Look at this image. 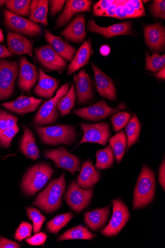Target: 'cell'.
Returning a JSON list of instances; mask_svg holds the SVG:
<instances>
[{"instance_id":"obj_27","label":"cell","mask_w":165,"mask_h":248,"mask_svg":"<svg viewBox=\"0 0 165 248\" xmlns=\"http://www.w3.org/2000/svg\"><path fill=\"white\" fill-rule=\"evenodd\" d=\"M49 1L33 0L31 1L29 20L34 23H40L46 27L48 25L47 15L49 11Z\"/></svg>"},{"instance_id":"obj_23","label":"cell","mask_w":165,"mask_h":248,"mask_svg":"<svg viewBox=\"0 0 165 248\" xmlns=\"http://www.w3.org/2000/svg\"><path fill=\"white\" fill-rule=\"evenodd\" d=\"M44 37L59 56L69 62L73 61L76 53V48L64 41L60 37L53 35L48 30H45Z\"/></svg>"},{"instance_id":"obj_26","label":"cell","mask_w":165,"mask_h":248,"mask_svg":"<svg viewBox=\"0 0 165 248\" xmlns=\"http://www.w3.org/2000/svg\"><path fill=\"white\" fill-rule=\"evenodd\" d=\"M100 173L92 162L89 160L85 162L77 178L78 186L83 189H90L99 181Z\"/></svg>"},{"instance_id":"obj_16","label":"cell","mask_w":165,"mask_h":248,"mask_svg":"<svg viewBox=\"0 0 165 248\" xmlns=\"http://www.w3.org/2000/svg\"><path fill=\"white\" fill-rule=\"evenodd\" d=\"M38 72L39 81L34 88V93L40 98L51 99L58 88L60 81L47 75L41 67H39Z\"/></svg>"},{"instance_id":"obj_53","label":"cell","mask_w":165,"mask_h":248,"mask_svg":"<svg viewBox=\"0 0 165 248\" xmlns=\"http://www.w3.org/2000/svg\"><path fill=\"white\" fill-rule=\"evenodd\" d=\"M165 69H163L155 74V77L158 79H165Z\"/></svg>"},{"instance_id":"obj_31","label":"cell","mask_w":165,"mask_h":248,"mask_svg":"<svg viewBox=\"0 0 165 248\" xmlns=\"http://www.w3.org/2000/svg\"><path fill=\"white\" fill-rule=\"evenodd\" d=\"M76 99V92L75 85L72 83L67 93L59 100L57 105L61 117L70 114L71 111L75 105Z\"/></svg>"},{"instance_id":"obj_43","label":"cell","mask_w":165,"mask_h":248,"mask_svg":"<svg viewBox=\"0 0 165 248\" xmlns=\"http://www.w3.org/2000/svg\"><path fill=\"white\" fill-rule=\"evenodd\" d=\"M32 228V225L30 223L22 222L16 232L15 239L19 241H21L30 237L31 235Z\"/></svg>"},{"instance_id":"obj_56","label":"cell","mask_w":165,"mask_h":248,"mask_svg":"<svg viewBox=\"0 0 165 248\" xmlns=\"http://www.w3.org/2000/svg\"><path fill=\"white\" fill-rule=\"evenodd\" d=\"M7 1H2V0H0V7L3 6L5 4H6Z\"/></svg>"},{"instance_id":"obj_41","label":"cell","mask_w":165,"mask_h":248,"mask_svg":"<svg viewBox=\"0 0 165 248\" xmlns=\"http://www.w3.org/2000/svg\"><path fill=\"white\" fill-rule=\"evenodd\" d=\"M27 213L29 217L33 222L34 232L37 233L40 231L42 225L45 220V217L41 214L39 210L34 208H28Z\"/></svg>"},{"instance_id":"obj_30","label":"cell","mask_w":165,"mask_h":248,"mask_svg":"<svg viewBox=\"0 0 165 248\" xmlns=\"http://www.w3.org/2000/svg\"><path fill=\"white\" fill-rule=\"evenodd\" d=\"M108 140L115 155L116 161L118 164H120L123 158L127 145L126 134L123 131H121Z\"/></svg>"},{"instance_id":"obj_37","label":"cell","mask_w":165,"mask_h":248,"mask_svg":"<svg viewBox=\"0 0 165 248\" xmlns=\"http://www.w3.org/2000/svg\"><path fill=\"white\" fill-rule=\"evenodd\" d=\"M165 55H160L155 53L150 56L146 53V69L152 72H156L165 68Z\"/></svg>"},{"instance_id":"obj_46","label":"cell","mask_w":165,"mask_h":248,"mask_svg":"<svg viewBox=\"0 0 165 248\" xmlns=\"http://www.w3.org/2000/svg\"><path fill=\"white\" fill-rule=\"evenodd\" d=\"M46 235L45 233L41 232L27 239L26 241L30 245L39 246L43 244L46 241Z\"/></svg>"},{"instance_id":"obj_42","label":"cell","mask_w":165,"mask_h":248,"mask_svg":"<svg viewBox=\"0 0 165 248\" xmlns=\"http://www.w3.org/2000/svg\"><path fill=\"white\" fill-rule=\"evenodd\" d=\"M18 131L19 128L16 125L0 133V144L5 148H9L13 138Z\"/></svg>"},{"instance_id":"obj_44","label":"cell","mask_w":165,"mask_h":248,"mask_svg":"<svg viewBox=\"0 0 165 248\" xmlns=\"http://www.w3.org/2000/svg\"><path fill=\"white\" fill-rule=\"evenodd\" d=\"M150 11L154 16L157 18H165V1L164 0H155L151 4Z\"/></svg>"},{"instance_id":"obj_38","label":"cell","mask_w":165,"mask_h":248,"mask_svg":"<svg viewBox=\"0 0 165 248\" xmlns=\"http://www.w3.org/2000/svg\"><path fill=\"white\" fill-rule=\"evenodd\" d=\"M124 8L127 18H135L143 16L145 11L142 1L138 0L126 1Z\"/></svg>"},{"instance_id":"obj_52","label":"cell","mask_w":165,"mask_h":248,"mask_svg":"<svg viewBox=\"0 0 165 248\" xmlns=\"http://www.w3.org/2000/svg\"><path fill=\"white\" fill-rule=\"evenodd\" d=\"M12 54L6 46L3 45H0V59L13 57Z\"/></svg>"},{"instance_id":"obj_29","label":"cell","mask_w":165,"mask_h":248,"mask_svg":"<svg viewBox=\"0 0 165 248\" xmlns=\"http://www.w3.org/2000/svg\"><path fill=\"white\" fill-rule=\"evenodd\" d=\"M109 213L108 207H105L86 213L84 219L90 229L96 231L104 225L107 219Z\"/></svg>"},{"instance_id":"obj_4","label":"cell","mask_w":165,"mask_h":248,"mask_svg":"<svg viewBox=\"0 0 165 248\" xmlns=\"http://www.w3.org/2000/svg\"><path fill=\"white\" fill-rule=\"evenodd\" d=\"M54 170L50 165L41 163L30 168L22 179L21 188L28 195H33L43 188L52 176Z\"/></svg>"},{"instance_id":"obj_34","label":"cell","mask_w":165,"mask_h":248,"mask_svg":"<svg viewBox=\"0 0 165 248\" xmlns=\"http://www.w3.org/2000/svg\"><path fill=\"white\" fill-rule=\"evenodd\" d=\"M96 168L99 170H105L111 168L114 163V157L110 146L99 150L96 155Z\"/></svg>"},{"instance_id":"obj_33","label":"cell","mask_w":165,"mask_h":248,"mask_svg":"<svg viewBox=\"0 0 165 248\" xmlns=\"http://www.w3.org/2000/svg\"><path fill=\"white\" fill-rule=\"evenodd\" d=\"M96 236V234L91 233L87 228L79 225L62 234L59 241L74 239L91 240Z\"/></svg>"},{"instance_id":"obj_13","label":"cell","mask_w":165,"mask_h":248,"mask_svg":"<svg viewBox=\"0 0 165 248\" xmlns=\"http://www.w3.org/2000/svg\"><path fill=\"white\" fill-rule=\"evenodd\" d=\"M92 194V189H83L74 180L68 187L65 195V201L74 211L80 212L88 206Z\"/></svg>"},{"instance_id":"obj_28","label":"cell","mask_w":165,"mask_h":248,"mask_svg":"<svg viewBox=\"0 0 165 248\" xmlns=\"http://www.w3.org/2000/svg\"><path fill=\"white\" fill-rule=\"evenodd\" d=\"M20 150L23 154L30 159L34 161L38 159L39 150L36 143L34 135L28 127L25 128L20 144Z\"/></svg>"},{"instance_id":"obj_9","label":"cell","mask_w":165,"mask_h":248,"mask_svg":"<svg viewBox=\"0 0 165 248\" xmlns=\"http://www.w3.org/2000/svg\"><path fill=\"white\" fill-rule=\"evenodd\" d=\"M44 156L51 160L58 168L65 170L75 174L81 169V161L77 156L70 153L65 147L45 151Z\"/></svg>"},{"instance_id":"obj_47","label":"cell","mask_w":165,"mask_h":248,"mask_svg":"<svg viewBox=\"0 0 165 248\" xmlns=\"http://www.w3.org/2000/svg\"><path fill=\"white\" fill-rule=\"evenodd\" d=\"M65 2V1H58V0L49 1L51 15L54 16L60 13L62 9Z\"/></svg>"},{"instance_id":"obj_8","label":"cell","mask_w":165,"mask_h":248,"mask_svg":"<svg viewBox=\"0 0 165 248\" xmlns=\"http://www.w3.org/2000/svg\"><path fill=\"white\" fill-rule=\"evenodd\" d=\"M36 60L45 72L56 71L60 74L66 68V61L59 56L49 44L34 50Z\"/></svg>"},{"instance_id":"obj_2","label":"cell","mask_w":165,"mask_h":248,"mask_svg":"<svg viewBox=\"0 0 165 248\" xmlns=\"http://www.w3.org/2000/svg\"><path fill=\"white\" fill-rule=\"evenodd\" d=\"M35 128L41 141L48 145H72L77 135L76 127L71 125L36 126Z\"/></svg>"},{"instance_id":"obj_18","label":"cell","mask_w":165,"mask_h":248,"mask_svg":"<svg viewBox=\"0 0 165 248\" xmlns=\"http://www.w3.org/2000/svg\"><path fill=\"white\" fill-rule=\"evenodd\" d=\"M7 44L9 50L14 55L18 56L33 55V43L24 36L9 31L7 34Z\"/></svg>"},{"instance_id":"obj_14","label":"cell","mask_w":165,"mask_h":248,"mask_svg":"<svg viewBox=\"0 0 165 248\" xmlns=\"http://www.w3.org/2000/svg\"><path fill=\"white\" fill-rule=\"evenodd\" d=\"M19 68L18 87L22 92H29L39 80L38 70L24 57L19 59Z\"/></svg>"},{"instance_id":"obj_21","label":"cell","mask_w":165,"mask_h":248,"mask_svg":"<svg viewBox=\"0 0 165 248\" xmlns=\"http://www.w3.org/2000/svg\"><path fill=\"white\" fill-rule=\"evenodd\" d=\"M78 103L86 104L93 97V88L91 78L84 70L74 76Z\"/></svg>"},{"instance_id":"obj_50","label":"cell","mask_w":165,"mask_h":248,"mask_svg":"<svg viewBox=\"0 0 165 248\" xmlns=\"http://www.w3.org/2000/svg\"><path fill=\"white\" fill-rule=\"evenodd\" d=\"M165 160L163 161L159 169V182L160 185L165 191Z\"/></svg>"},{"instance_id":"obj_54","label":"cell","mask_w":165,"mask_h":248,"mask_svg":"<svg viewBox=\"0 0 165 248\" xmlns=\"http://www.w3.org/2000/svg\"><path fill=\"white\" fill-rule=\"evenodd\" d=\"M108 46H103L101 48V53L103 54L105 52V55H107L109 53V51H110V49H108L106 50V48H107Z\"/></svg>"},{"instance_id":"obj_25","label":"cell","mask_w":165,"mask_h":248,"mask_svg":"<svg viewBox=\"0 0 165 248\" xmlns=\"http://www.w3.org/2000/svg\"><path fill=\"white\" fill-rule=\"evenodd\" d=\"M93 53L91 39L86 40L76 52L73 61L67 66V75H73L87 64Z\"/></svg>"},{"instance_id":"obj_1","label":"cell","mask_w":165,"mask_h":248,"mask_svg":"<svg viewBox=\"0 0 165 248\" xmlns=\"http://www.w3.org/2000/svg\"><path fill=\"white\" fill-rule=\"evenodd\" d=\"M65 173L54 179L41 192L33 202V205L39 207L45 213H53L60 208L61 198L65 189Z\"/></svg>"},{"instance_id":"obj_3","label":"cell","mask_w":165,"mask_h":248,"mask_svg":"<svg viewBox=\"0 0 165 248\" xmlns=\"http://www.w3.org/2000/svg\"><path fill=\"white\" fill-rule=\"evenodd\" d=\"M155 174L145 165L138 177L134 190V209L143 208L150 203L155 196Z\"/></svg>"},{"instance_id":"obj_7","label":"cell","mask_w":165,"mask_h":248,"mask_svg":"<svg viewBox=\"0 0 165 248\" xmlns=\"http://www.w3.org/2000/svg\"><path fill=\"white\" fill-rule=\"evenodd\" d=\"M6 27L12 31L28 37H38L43 33L38 25L7 10L3 12Z\"/></svg>"},{"instance_id":"obj_11","label":"cell","mask_w":165,"mask_h":248,"mask_svg":"<svg viewBox=\"0 0 165 248\" xmlns=\"http://www.w3.org/2000/svg\"><path fill=\"white\" fill-rule=\"evenodd\" d=\"M123 107H110L105 101L101 100L90 106L74 109L73 113L85 120L98 122L105 119L119 111Z\"/></svg>"},{"instance_id":"obj_24","label":"cell","mask_w":165,"mask_h":248,"mask_svg":"<svg viewBox=\"0 0 165 248\" xmlns=\"http://www.w3.org/2000/svg\"><path fill=\"white\" fill-rule=\"evenodd\" d=\"M84 15H78L61 32L66 39L74 43H81L86 36Z\"/></svg>"},{"instance_id":"obj_36","label":"cell","mask_w":165,"mask_h":248,"mask_svg":"<svg viewBox=\"0 0 165 248\" xmlns=\"http://www.w3.org/2000/svg\"><path fill=\"white\" fill-rule=\"evenodd\" d=\"M73 216L72 213L57 216L47 223V229L52 233H57L73 218Z\"/></svg>"},{"instance_id":"obj_32","label":"cell","mask_w":165,"mask_h":248,"mask_svg":"<svg viewBox=\"0 0 165 248\" xmlns=\"http://www.w3.org/2000/svg\"><path fill=\"white\" fill-rule=\"evenodd\" d=\"M141 130V124L135 114L130 120L126 126L127 146V152L138 140Z\"/></svg>"},{"instance_id":"obj_39","label":"cell","mask_w":165,"mask_h":248,"mask_svg":"<svg viewBox=\"0 0 165 248\" xmlns=\"http://www.w3.org/2000/svg\"><path fill=\"white\" fill-rule=\"evenodd\" d=\"M131 118L132 114L129 112H116L111 118L114 130L118 132L126 127Z\"/></svg>"},{"instance_id":"obj_35","label":"cell","mask_w":165,"mask_h":248,"mask_svg":"<svg viewBox=\"0 0 165 248\" xmlns=\"http://www.w3.org/2000/svg\"><path fill=\"white\" fill-rule=\"evenodd\" d=\"M31 1L30 0H9L6 3L9 11L18 16H30Z\"/></svg>"},{"instance_id":"obj_51","label":"cell","mask_w":165,"mask_h":248,"mask_svg":"<svg viewBox=\"0 0 165 248\" xmlns=\"http://www.w3.org/2000/svg\"><path fill=\"white\" fill-rule=\"evenodd\" d=\"M126 1H122L121 3L118 6L115 17L119 19H125L127 18V15L124 8V5L125 4Z\"/></svg>"},{"instance_id":"obj_40","label":"cell","mask_w":165,"mask_h":248,"mask_svg":"<svg viewBox=\"0 0 165 248\" xmlns=\"http://www.w3.org/2000/svg\"><path fill=\"white\" fill-rule=\"evenodd\" d=\"M18 119L9 112L0 109V133L17 125Z\"/></svg>"},{"instance_id":"obj_22","label":"cell","mask_w":165,"mask_h":248,"mask_svg":"<svg viewBox=\"0 0 165 248\" xmlns=\"http://www.w3.org/2000/svg\"><path fill=\"white\" fill-rule=\"evenodd\" d=\"M144 34L148 46L154 51H163L165 45V27L161 23L147 25Z\"/></svg>"},{"instance_id":"obj_55","label":"cell","mask_w":165,"mask_h":248,"mask_svg":"<svg viewBox=\"0 0 165 248\" xmlns=\"http://www.w3.org/2000/svg\"><path fill=\"white\" fill-rule=\"evenodd\" d=\"M4 40V37L1 29H0V43L3 42Z\"/></svg>"},{"instance_id":"obj_20","label":"cell","mask_w":165,"mask_h":248,"mask_svg":"<svg viewBox=\"0 0 165 248\" xmlns=\"http://www.w3.org/2000/svg\"><path fill=\"white\" fill-rule=\"evenodd\" d=\"M43 101L34 97L20 96L16 100L0 105L19 115H25L35 111Z\"/></svg>"},{"instance_id":"obj_19","label":"cell","mask_w":165,"mask_h":248,"mask_svg":"<svg viewBox=\"0 0 165 248\" xmlns=\"http://www.w3.org/2000/svg\"><path fill=\"white\" fill-rule=\"evenodd\" d=\"M87 27L90 32L101 34L106 38L132 33V24L130 21L122 22L108 27H101L96 23L95 20L92 19L88 22Z\"/></svg>"},{"instance_id":"obj_6","label":"cell","mask_w":165,"mask_h":248,"mask_svg":"<svg viewBox=\"0 0 165 248\" xmlns=\"http://www.w3.org/2000/svg\"><path fill=\"white\" fill-rule=\"evenodd\" d=\"M18 70L17 62L0 60V101L9 99L13 95Z\"/></svg>"},{"instance_id":"obj_15","label":"cell","mask_w":165,"mask_h":248,"mask_svg":"<svg viewBox=\"0 0 165 248\" xmlns=\"http://www.w3.org/2000/svg\"><path fill=\"white\" fill-rule=\"evenodd\" d=\"M92 2L89 0H68L65 2L64 9L59 16L56 24V29L64 26L76 14L90 12Z\"/></svg>"},{"instance_id":"obj_17","label":"cell","mask_w":165,"mask_h":248,"mask_svg":"<svg viewBox=\"0 0 165 248\" xmlns=\"http://www.w3.org/2000/svg\"><path fill=\"white\" fill-rule=\"evenodd\" d=\"M92 68L98 93L102 97L114 101L116 99V89L113 80L105 75L95 64L91 63Z\"/></svg>"},{"instance_id":"obj_45","label":"cell","mask_w":165,"mask_h":248,"mask_svg":"<svg viewBox=\"0 0 165 248\" xmlns=\"http://www.w3.org/2000/svg\"><path fill=\"white\" fill-rule=\"evenodd\" d=\"M114 2V0H102L96 3L93 6V13L97 16H99L103 12L106 10Z\"/></svg>"},{"instance_id":"obj_48","label":"cell","mask_w":165,"mask_h":248,"mask_svg":"<svg viewBox=\"0 0 165 248\" xmlns=\"http://www.w3.org/2000/svg\"><path fill=\"white\" fill-rule=\"evenodd\" d=\"M121 2L122 1L120 0L114 1V3L106 10L101 13L99 16L115 17L117 8Z\"/></svg>"},{"instance_id":"obj_5","label":"cell","mask_w":165,"mask_h":248,"mask_svg":"<svg viewBox=\"0 0 165 248\" xmlns=\"http://www.w3.org/2000/svg\"><path fill=\"white\" fill-rule=\"evenodd\" d=\"M70 85V82H66L59 89L54 97L44 102L33 119L35 125L44 126L57 121L59 117V111L57 108L58 102L67 93Z\"/></svg>"},{"instance_id":"obj_12","label":"cell","mask_w":165,"mask_h":248,"mask_svg":"<svg viewBox=\"0 0 165 248\" xmlns=\"http://www.w3.org/2000/svg\"><path fill=\"white\" fill-rule=\"evenodd\" d=\"M83 132V138L79 145L85 143H95L105 146L110 137L109 125L107 123L94 124L82 123L81 125Z\"/></svg>"},{"instance_id":"obj_49","label":"cell","mask_w":165,"mask_h":248,"mask_svg":"<svg viewBox=\"0 0 165 248\" xmlns=\"http://www.w3.org/2000/svg\"><path fill=\"white\" fill-rule=\"evenodd\" d=\"M20 245L17 243L4 237L0 238V248H18Z\"/></svg>"},{"instance_id":"obj_10","label":"cell","mask_w":165,"mask_h":248,"mask_svg":"<svg viewBox=\"0 0 165 248\" xmlns=\"http://www.w3.org/2000/svg\"><path fill=\"white\" fill-rule=\"evenodd\" d=\"M113 214L107 226L102 231L105 236L111 237L119 234L125 227L130 217L128 207L120 200L112 201Z\"/></svg>"}]
</instances>
